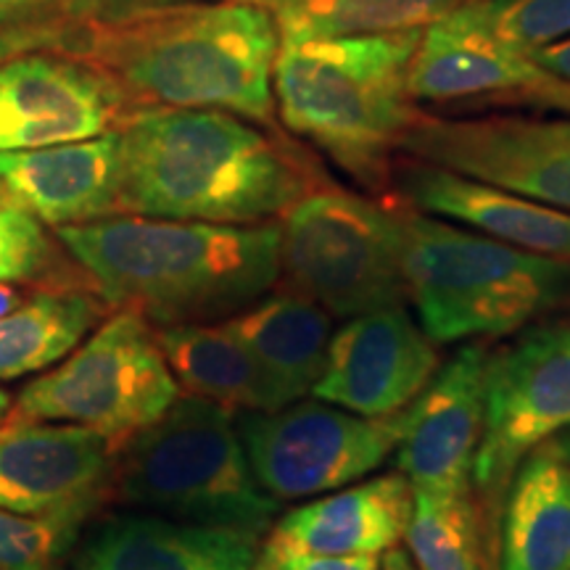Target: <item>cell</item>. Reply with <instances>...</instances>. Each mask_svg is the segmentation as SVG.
<instances>
[{
    "label": "cell",
    "mask_w": 570,
    "mask_h": 570,
    "mask_svg": "<svg viewBox=\"0 0 570 570\" xmlns=\"http://www.w3.org/2000/svg\"><path fill=\"white\" fill-rule=\"evenodd\" d=\"M531 59L544 71H550L552 77L570 82V38L554 42V46L539 48V51L531 53Z\"/></svg>",
    "instance_id": "1f68e13d"
},
{
    "label": "cell",
    "mask_w": 570,
    "mask_h": 570,
    "mask_svg": "<svg viewBox=\"0 0 570 570\" xmlns=\"http://www.w3.org/2000/svg\"><path fill=\"white\" fill-rule=\"evenodd\" d=\"M180 396L154 325L117 309L59 365L27 383L11 417L82 425L114 446L156 423Z\"/></svg>",
    "instance_id": "ba28073f"
},
{
    "label": "cell",
    "mask_w": 570,
    "mask_h": 570,
    "mask_svg": "<svg viewBox=\"0 0 570 570\" xmlns=\"http://www.w3.org/2000/svg\"><path fill=\"white\" fill-rule=\"evenodd\" d=\"M259 570H383L375 554H315L273 544H259Z\"/></svg>",
    "instance_id": "4dcf8cb0"
},
{
    "label": "cell",
    "mask_w": 570,
    "mask_h": 570,
    "mask_svg": "<svg viewBox=\"0 0 570 570\" xmlns=\"http://www.w3.org/2000/svg\"><path fill=\"white\" fill-rule=\"evenodd\" d=\"M77 570H259V537L151 515L98 525Z\"/></svg>",
    "instance_id": "44dd1931"
},
{
    "label": "cell",
    "mask_w": 570,
    "mask_h": 570,
    "mask_svg": "<svg viewBox=\"0 0 570 570\" xmlns=\"http://www.w3.org/2000/svg\"><path fill=\"white\" fill-rule=\"evenodd\" d=\"M404 410L362 417L302 399L275 412H246L235 423L259 487L285 502L344 489L381 468L402 436Z\"/></svg>",
    "instance_id": "9c48e42d"
},
{
    "label": "cell",
    "mask_w": 570,
    "mask_h": 570,
    "mask_svg": "<svg viewBox=\"0 0 570 570\" xmlns=\"http://www.w3.org/2000/svg\"><path fill=\"white\" fill-rule=\"evenodd\" d=\"M404 275L436 344L518 333L570 302V262L508 246L423 212H402Z\"/></svg>",
    "instance_id": "5b68a950"
},
{
    "label": "cell",
    "mask_w": 570,
    "mask_h": 570,
    "mask_svg": "<svg viewBox=\"0 0 570 570\" xmlns=\"http://www.w3.org/2000/svg\"><path fill=\"white\" fill-rule=\"evenodd\" d=\"M281 277L338 320L404 306L402 212L346 190L304 194L283 214Z\"/></svg>",
    "instance_id": "52a82bcc"
},
{
    "label": "cell",
    "mask_w": 570,
    "mask_h": 570,
    "mask_svg": "<svg viewBox=\"0 0 570 570\" xmlns=\"http://www.w3.org/2000/svg\"><path fill=\"white\" fill-rule=\"evenodd\" d=\"M436 370V341L404 306H389L333 331L312 396L362 417H386L410 407Z\"/></svg>",
    "instance_id": "5bb4252c"
},
{
    "label": "cell",
    "mask_w": 570,
    "mask_h": 570,
    "mask_svg": "<svg viewBox=\"0 0 570 570\" xmlns=\"http://www.w3.org/2000/svg\"><path fill=\"white\" fill-rule=\"evenodd\" d=\"M119 130V214L262 225L306 194L273 138L230 111L138 109Z\"/></svg>",
    "instance_id": "3957f363"
},
{
    "label": "cell",
    "mask_w": 570,
    "mask_h": 570,
    "mask_svg": "<svg viewBox=\"0 0 570 570\" xmlns=\"http://www.w3.org/2000/svg\"><path fill=\"white\" fill-rule=\"evenodd\" d=\"M75 13L88 17L90 0H0L3 30L40 35L48 46H56L61 38V30L53 24L69 21Z\"/></svg>",
    "instance_id": "f546056e"
},
{
    "label": "cell",
    "mask_w": 570,
    "mask_h": 570,
    "mask_svg": "<svg viewBox=\"0 0 570 570\" xmlns=\"http://www.w3.org/2000/svg\"><path fill=\"white\" fill-rule=\"evenodd\" d=\"M109 315L98 291L46 288L0 315V381L46 373Z\"/></svg>",
    "instance_id": "603a6c76"
},
{
    "label": "cell",
    "mask_w": 570,
    "mask_h": 570,
    "mask_svg": "<svg viewBox=\"0 0 570 570\" xmlns=\"http://www.w3.org/2000/svg\"><path fill=\"white\" fill-rule=\"evenodd\" d=\"M399 151L570 212V119H446L415 111Z\"/></svg>",
    "instance_id": "8fae6325"
},
{
    "label": "cell",
    "mask_w": 570,
    "mask_h": 570,
    "mask_svg": "<svg viewBox=\"0 0 570 570\" xmlns=\"http://www.w3.org/2000/svg\"><path fill=\"white\" fill-rule=\"evenodd\" d=\"M381 568L383 570H417L415 562H412V558H410V552L399 550V547H394V550H389L386 554H383Z\"/></svg>",
    "instance_id": "836d02e7"
},
{
    "label": "cell",
    "mask_w": 570,
    "mask_h": 570,
    "mask_svg": "<svg viewBox=\"0 0 570 570\" xmlns=\"http://www.w3.org/2000/svg\"><path fill=\"white\" fill-rule=\"evenodd\" d=\"M560 80L529 53L512 51L487 35L441 19L425 27L410 67L412 101L458 104L523 96L541 101Z\"/></svg>",
    "instance_id": "ac0fdd59"
},
{
    "label": "cell",
    "mask_w": 570,
    "mask_h": 570,
    "mask_svg": "<svg viewBox=\"0 0 570 570\" xmlns=\"http://www.w3.org/2000/svg\"><path fill=\"white\" fill-rule=\"evenodd\" d=\"M562 441H566V446H568V452H570V428H568V436L562 439Z\"/></svg>",
    "instance_id": "74e56055"
},
{
    "label": "cell",
    "mask_w": 570,
    "mask_h": 570,
    "mask_svg": "<svg viewBox=\"0 0 570 570\" xmlns=\"http://www.w3.org/2000/svg\"><path fill=\"white\" fill-rule=\"evenodd\" d=\"M0 194H3V190H0Z\"/></svg>",
    "instance_id": "f35d334b"
},
{
    "label": "cell",
    "mask_w": 570,
    "mask_h": 570,
    "mask_svg": "<svg viewBox=\"0 0 570 570\" xmlns=\"http://www.w3.org/2000/svg\"><path fill=\"white\" fill-rule=\"evenodd\" d=\"M9 410H11V399L3 389H0V423H3V417L9 415Z\"/></svg>",
    "instance_id": "8d00e7d4"
},
{
    "label": "cell",
    "mask_w": 570,
    "mask_h": 570,
    "mask_svg": "<svg viewBox=\"0 0 570 570\" xmlns=\"http://www.w3.org/2000/svg\"><path fill=\"white\" fill-rule=\"evenodd\" d=\"M90 508L17 512L0 508V570H53L75 544Z\"/></svg>",
    "instance_id": "83f0119b"
},
{
    "label": "cell",
    "mask_w": 570,
    "mask_h": 570,
    "mask_svg": "<svg viewBox=\"0 0 570 570\" xmlns=\"http://www.w3.org/2000/svg\"><path fill=\"white\" fill-rule=\"evenodd\" d=\"M119 130L30 151H0V190L56 230L119 214Z\"/></svg>",
    "instance_id": "2e32d148"
},
{
    "label": "cell",
    "mask_w": 570,
    "mask_h": 570,
    "mask_svg": "<svg viewBox=\"0 0 570 570\" xmlns=\"http://www.w3.org/2000/svg\"><path fill=\"white\" fill-rule=\"evenodd\" d=\"M21 302V294L17 288H13L11 283H0V315H6V312L13 309Z\"/></svg>",
    "instance_id": "d590c367"
},
{
    "label": "cell",
    "mask_w": 570,
    "mask_h": 570,
    "mask_svg": "<svg viewBox=\"0 0 570 570\" xmlns=\"http://www.w3.org/2000/svg\"><path fill=\"white\" fill-rule=\"evenodd\" d=\"M399 188L417 212L523 252L570 262V212L566 209L415 159L399 169Z\"/></svg>",
    "instance_id": "e0dca14e"
},
{
    "label": "cell",
    "mask_w": 570,
    "mask_h": 570,
    "mask_svg": "<svg viewBox=\"0 0 570 570\" xmlns=\"http://www.w3.org/2000/svg\"><path fill=\"white\" fill-rule=\"evenodd\" d=\"M415 491L402 473L320 494L277 518L267 541L315 554H386L407 533Z\"/></svg>",
    "instance_id": "d6986e66"
},
{
    "label": "cell",
    "mask_w": 570,
    "mask_h": 570,
    "mask_svg": "<svg viewBox=\"0 0 570 570\" xmlns=\"http://www.w3.org/2000/svg\"><path fill=\"white\" fill-rule=\"evenodd\" d=\"M38 46H48L40 35H30V32H13V30H3L0 27V61L11 59V56L32 51Z\"/></svg>",
    "instance_id": "d6a6232c"
},
{
    "label": "cell",
    "mask_w": 570,
    "mask_h": 570,
    "mask_svg": "<svg viewBox=\"0 0 570 570\" xmlns=\"http://www.w3.org/2000/svg\"><path fill=\"white\" fill-rule=\"evenodd\" d=\"M499 512V570H570L566 441H544L520 462Z\"/></svg>",
    "instance_id": "7402d4cb"
},
{
    "label": "cell",
    "mask_w": 570,
    "mask_h": 570,
    "mask_svg": "<svg viewBox=\"0 0 570 570\" xmlns=\"http://www.w3.org/2000/svg\"><path fill=\"white\" fill-rule=\"evenodd\" d=\"M98 296L154 325L219 323L281 281V225H217L114 214L59 227Z\"/></svg>",
    "instance_id": "7a4b0ae2"
},
{
    "label": "cell",
    "mask_w": 570,
    "mask_h": 570,
    "mask_svg": "<svg viewBox=\"0 0 570 570\" xmlns=\"http://www.w3.org/2000/svg\"><path fill=\"white\" fill-rule=\"evenodd\" d=\"M404 539L417 570H481L473 494H415Z\"/></svg>",
    "instance_id": "484cf974"
},
{
    "label": "cell",
    "mask_w": 570,
    "mask_h": 570,
    "mask_svg": "<svg viewBox=\"0 0 570 570\" xmlns=\"http://www.w3.org/2000/svg\"><path fill=\"white\" fill-rule=\"evenodd\" d=\"M225 323L254 360L265 399L262 412L288 407L315 391L333 336V317L323 306L296 291H269Z\"/></svg>",
    "instance_id": "ffe728a7"
},
{
    "label": "cell",
    "mask_w": 570,
    "mask_h": 570,
    "mask_svg": "<svg viewBox=\"0 0 570 570\" xmlns=\"http://www.w3.org/2000/svg\"><path fill=\"white\" fill-rule=\"evenodd\" d=\"M489 348L473 341L439 365L404 410L396 470L415 494H473V460L483 428Z\"/></svg>",
    "instance_id": "4fadbf2b"
},
{
    "label": "cell",
    "mask_w": 570,
    "mask_h": 570,
    "mask_svg": "<svg viewBox=\"0 0 570 570\" xmlns=\"http://www.w3.org/2000/svg\"><path fill=\"white\" fill-rule=\"evenodd\" d=\"M444 19L529 56L570 38V0H473Z\"/></svg>",
    "instance_id": "4316f807"
},
{
    "label": "cell",
    "mask_w": 570,
    "mask_h": 570,
    "mask_svg": "<svg viewBox=\"0 0 570 570\" xmlns=\"http://www.w3.org/2000/svg\"><path fill=\"white\" fill-rule=\"evenodd\" d=\"M570 428V325H537L489 352L473 487L489 515L533 449Z\"/></svg>",
    "instance_id": "30bf717a"
},
{
    "label": "cell",
    "mask_w": 570,
    "mask_h": 570,
    "mask_svg": "<svg viewBox=\"0 0 570 570\" xmlns=\"http://www.w3.org/2000/svg\"><path fill=\"white\" fill-rule=\"evenodd\" d=\"M130 104L75 56L17 53L0 61V151H30L117 130Z\"/></svg>",
    "instance_id": "7c38bea8"
},
{
    "label": "cell",
    "mask_w": 570,
    "mask_h": 570,
    "mask_svg": "<svg viewBox=\"0 0 570 570\" xmlns=\"http://www.w3.org/2000/svg\"><path fill=\"white\" fill-rule=\"evenodd\" d=\"M539 104L544 106H558V109H568L570 111V82H558L552 90L544 92Z\"/></svg>",
    "instance_id": "e575fe53"
},
{
    "label": "cell",
    "mask_w": 570,
    "mask_h": 570,
    "mask_svg": "<svg viewBox=\"0 0 570 570\" xmlns=\"http://www.w3.org/2000/svg\"><path fill=\"white\" fill-rule=\"evenodd\" d=\"M59 42L138 109H217L252 122L275 114L281 30L256 0L98 6Z\"/></svg>",
    "instance_id": "6da1fadb"
},
{
    "label": "cell",
    "mask_w": 570,
    "mask_h": 570,
    "mask_svg": "<svg viewBox=\"0 0 570 570\" xmlns=\"http://www.w3.org/2000/svg\"><path fill=\"white\" fill-rule=\"evenodd\" d=\"M117 446L82 425L11 417L0 425V508L96 510L114 479Z\"/></svg>",
    "instance_id": "9a60e30c"
},
{
    "label": "cell",
    "mask_w": 570,
    "mask_h": 570,
    "mask_svg": "<svg viewBox=\"0 0 570 570\" xmlns=\"http://www.w3.org/2000/svg\"><path fill=\"white\" fill-rule=\"evenodd\" d=\"M420 38L423 30L281 40L275 111L291 132L375 188L415 117L410 67Z\"/></svg>",
    "instance_id": "277c9868"
},
{
    "label": "cell",
    "mask_w": 570,
    "mask_h": 570,
    "mask_svg": "<svg viewBox=\"0 0 570 570\" xmlns=\"http://www.w3.org/2000/svg\"><path fill=\"white\" fill-rule=\"evenodd\" d=\"M156 341L177 386L190 396L219 404L233 415L265 410L254 360L225 320L161 325L156 327Z\"/></svg>",
    "instance_id": "cb8c5ba5"
},
{
    "label": "cell",
    "mask_w": 570,
    "mask_h": 570,
    "mask_svg": "<svg viewBox=\"0 0 570 570\" xmlns=\"http://www.w3.org/2000/svg\"><path fill=\"white\" fill-rule=\"evenodd\" d=\"M51 256V240L40 219L0 194V283L32 281L46 269Z\"/></svg>",
    "instance_id": "f1b7e54d"
},
{
    "label": "cell",
    "mask_w": 570,
    "mask_h": 570,
    "mask_svg": "<svg viewBox=\"0 0 570 570\" xmlns=\"http://www.w3.org/2000/svg\"><path fill=\"white\" fill-rule=\"evenodd\" d=\"M277 21L281 40L425 30L473 0H256Z\"/></svg>",
    "instance_id": "d4e9b609"
},
{
    "label": "cell",
    "mask_w": 570,
    "mask_h": 570,
    "mask_svg": "<svg viewBox=\"0 0 570 570\" xmlns=\"http://www.w3.org/2000/svg\"><path fill=\"white\" fill-rule=\"evenodd\" d=\"M111 487L132 508L183 523L262 537L277 518L233 412L190 394L117 446Z\"/></svg>",
    "instance_id": "8992f818"
}]
</instances>
